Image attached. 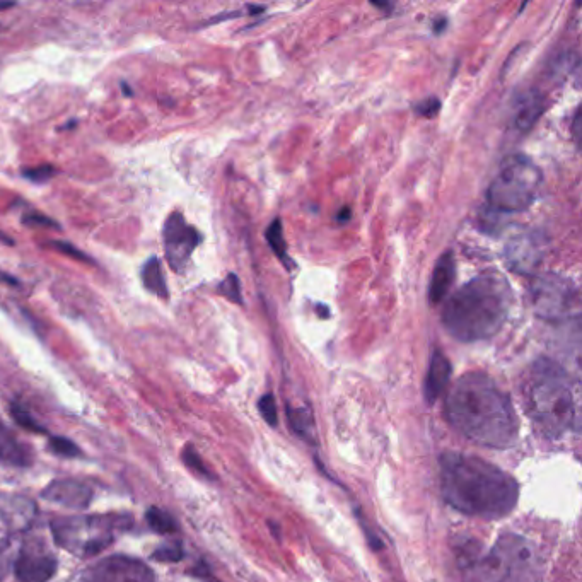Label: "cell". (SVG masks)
Wrapping results in <instances>:
<instances>
[{
    "mask_svg": "<svg viewBox=\"0 0 582 582\" xmlns=\"http://www.w3.org/2000/svg\"><path fill=\"white\" fill-rule=\"evenodd\" d=\"M0 460L14 466H28L31 461L30 454L23 448V444L12 436L2 422H0Z\"/></svg>",
    "mask_w": 582,
    "mask_h": 582,
    "instance_id": "obj_17",
    "label": "cell"
},
{
    "mask_svg": "<svg viewBox=\"0 0 582 582\" xmlns=\"http://www.w3.org/2000/svg\"><path fill=\"white\" fill-rule=\"evenodd\" d=\"M185 555H183V548H181L180 543H175V545H166V547H161L152 553V559L158 560V562H168V564H173V562H180Z\"/></svg>",
    "mask_w": 582,
    "mask_h": 582,
    "instance_id": "obj_24",
    "label": "cell"
},
{
    "mask_svg": "<svg viewBox=\"0 0 582 582\" xmlns=\"http://www.w3.org/2000/svg\"><path fill=\"white\" fill-rule=\"evenodd\" d=\"M449 378H451V364H449L446 356H443L439 350H436L432 354L429 373H427V378H425V400L429 403L436 402L437 398L443 395V391L446 390Z\"/></svg>",
    "mask_w": 582,
    "mask_h": 582,
    "instance_id": "obj_15",
    "label": "cell"
},
{
    "mask_svg": "<svg viewBox=\"0 0 582 582\" xmlns=\"http://www.w3.org/2000/svg\"><path fill=\"white\" fill-rule=\"evenodd\" d=\"M14 553H12L11 540H0V581L9 574L11 565H14Z\"/></svg>",
    "mask_w": 582,
    "mask_h": 582,
    "instance_id": "obj_26",
    "label": "cell"
},
{
    "mask_svg": "<svg viewBox=\"0 0 582 582\" xmlns=\"http://www.w3.org/2000/svg\"><path fill=\"white\" fill-rule=\"evenodd\" d=\"M542 113V94L536 93V91H526V93L519 94L518 99L514 101L511 125L519 134H526V132H530L531 127L535 125Z\"/></svg>",
    "mask_w": 582,
    "mask_h": 582,
    "instance_id": "obj_14",
    "label": "cell"
},
{
    "mask_svg": "<svg viewBox=\"0 0 582 582\" xmlns=\"http://www.w3.org/2000/svg\"><path fill=\"white\" fill-rule=\"evenodd\" d=\"M579 111L576 113V118H574V139L579 140L581 139V134H579V127H581V122H579Z\"/></svg>",
    "mask_w": 582,
    "mask_h": 582,
    "instance_id": "obj_33",
    "label": "cell"
},
{
    "mask_svg": "<svg viewBox=\"0 0 582 582\" xmlns=\"http://www.w3.org/2000/svg\"><path fill=\"white\" fill-rule=\"evenodd\" d=\"M164 253L169 267L181 274L192 258L193 251L200 245L202 236L195 227L190 226L180 212L166 219L163 229Z\"/></svg>",
    "mask_w": 582,
    "mask_h": 582,
    "instance_id": "obj_9",
    "label": "cell"
},
{
    "mask_svg": "<svg viewBox=\"0 0 582 582\" xmlns=\"http://www.w3.org/2000/svg\"><path fill=\"white\" fill-rule=\"evenodd\" d=\"M11 414L14 420H16V424L21 425L26 431L38 432V434H45L47 432V429L43 425L36 422L35 417L30 414V410L24 408L21 403H12Z\"/></svg>",
    "mask_w": 582,
    "mask_h": 582,
    "instance_id": "obj_21",
    "label": "cell"
},
{
    "mask_svg": "<svg viewBox=\"0 0 582 582\" xmlns=\"http://www.w3.org/2000/svg\"><path fill=\"white\" fill-rule=\"evenodd\" d=\"M219 292L222 296H226L229 301L233 303H243V296H241V286L236 275H227V279L219 286Z\"/></svg>",
    "mask_w": 582,
    "mask_h": 582,
    "instance_id": "obj_25",
    "label": "cell"
},
{
    "mask_svg": "<svg viewBox=\"0 0 582 582\" xmlns=\"http://www.w3.org/2000/svg\"><path fill=\"white\" fill-rule=\"evenodd\" d=\"M19 582H47L57 572V559L50 553L21 550L14 560Z\"/></svg>",
    "mask_w": 582,
    "mask_h": 582,
    "instance_id": "obj_12",
    "label": "cell"
},
{
    "mask_svg": "<svg viewBox=\"0 0 582 582\" xmlns=\"http://www.w3.org/2000/svg\"><path fill=\"white\" fill-rule=\"evenodd\" d=\"M478 582H542V564L523 536H499L489 553L475 565Z\"/></svg>",
    "mask_w": 582,
    "mask_h": 582,
    "instance_id": "obj_5",
    "label": "cell"
},
{
    "mask_svg": "<svg viewBox=\"0 0 582 582\" xmlns=\"http://www.w3.org/2000/svg\"><path fill=\"white\" fill-rule=\"evenodd\" d=\"M41 497L45 501L59 504L67 509L82 511L91 504L93 489L82 482H77V480H57L43 490Z\"/></svg>",
    "mask_w": 582,
    "mask_h": 582,
    "instance_id": "obj_13",
    "label": "cell"
},
{
    "mask_svg": "<svg viewBox=\"0 0 582 582\" xmlns=\"http://www.w3.org/2000/svg\"><path fill=\"white\" fill-rule=\"evenodd\" d=\"M287 415H289L292 431L296 432L297 436L304 439L306 443L315 444V424H313L308 410L306 408H287Z\"/></svg>",
    "mask_w": 582,
    "mask_h": 582,
    "instance_id": "obj_19",
    "label": "cell"
},
{
    "mask_svg": "<svg viewBox=\"0 0 582 582\" xmlns=\"http://www.w3.org/2000/svg\"><path fill=\"white\" fill-rule=\"evenodd\" d=\"M444 414L456 431L487 448H511L519 434L509 396L482 373H468L446 396Z\"/></svg>",
    "mask_w": 582,
    "mask_h": 582,
    "instance_id": "obj_1",
    "label": "cell"
},
{
    "mask_svg": "<svg viewBox=\"0 0 582 582\" xmlns=\"http://www.w3.org/2000/svg\"><path fill=\"white\" fill-rule=\"evenodd\" d=\"M47 245L52 246L53 250L60 251L62 255L76 258L79 262L93 263L86 253H82V251L77 250L76 246L65 243V241H48Z\"/></svg>",
    "mask_w": 582,
    "mask_h": 582,
    "instance_id": "obj_29",
    "label": "cell"
},
{
    "mask_svg": "<svg viewBox=\"0 0 582 582\" xmlns=\"http://www.w3.org/2000/svg\"><path fill=\"white\" fill-rule=\"evenodd\" d=\"M14 4H0V9H7V7H12Z\"/></svg>",
    "mask_w": 582,
    "mask_h": 582,
    "instance_id": "obj_35",
    "label": "cell"
},
{
    "mask_svg": "<svg viewBox=\"0 0 582 582\" xmlns=\"http://www.w3.org/2000/svg\"><path fill=\"white\" fill-rule=\"evenodd\" d=\"M267 239L272 250L275 251V255L280 258V262L287 263L289 257H287L286 241H284V231H282L280 221H275L272 226L268 227Z\"/></svg>",
    "mask_w": 582,
    "mask_h": 582,
    "instance_id": "obj_22",
    "label": "cell"
},
{
    "mask_svg": "<svg viewBox=\"0 0 582 582\" xmlns=\"http://www.w3.org/2000/svg\"><path fill=\"white\" fill-rule=\"evenodd\" d=\"M543 238L538 233H521L507 241L506 262L511 270L528 275L535 270L543 258Z\"/></svg>",
    "mask_w": 582,
    "mask_h": 582,
    "instance_id": "obj_11",
    "label": "cell"
},
{
    "mask_svg": "<svg viewBox=\"0 0 582 582\" xmlns=\"http://www.w3.org/2000/svg\"><path fill=\"white\" fill-rule=\"evenodd\" d=\"M50 449H52L53 453L65 456V458L81 456V449L77 448V444L72 443L70 439H65V437H52L50 439Z\"/></svg>",
    "mask_w": 582,
    "mask_h": 582,
    "instance_id": "obj_23",
    "label": "cell"
},
{
    "mask_svg": "<svg viewBox=\"0 0 582 582\" xmlns=\"http://www.w3.org/2000/svg\"><path fill=\"white\" fill-rule=\"evenodd\" d=\"M531 301L545 320H565L577 308L576 287L562 275H540L531 286Z\"/></svg>",
    "mask_w": 582,
    "mask_h": 582,
    "instance_id": "obj_8",
    "label": "cell"
},
{
    "mask_svg": "<svg viewBox=\"0 0 582 582\" xmlns=\"http://www.w3.org/2000/svg\"><path fill=\"white\" fill-rule=\"evenodd\" d=\"M183 460H185V463L192 468L193 472L200 473L202 477L212 478L209 470H207V466L204 465V461H202V458L198 456V453L193 446H187V448H185V451H183Z\"/></svg>",
    "mask_w": 582,
    "mask_h": 582,
    "instance_id": "obj_27",
    "label": "cell"
},
{
    "mask_svg": "<svg viewBox=\"0 0 582 582\" xmlns=\"http://www.w3.org/2000/svg\"><path fill=\"white\" fill-rule=\"evenodd\" d=\"M23 175L24 178H28L30 181L43 183V181H48L53 175H55V168L48 166V164H43V166H38V168L26 169Z\"/></svg>",
    "mask_w": 582,
    "mask_h": 582,
    "instance_id": "obj_30",
    "label": "cell"
},
{
    "mask_svg": "<svg viewBox=\"0 0 582 582\" xmlns=\"http://www.w3.org/2000/svg\"><path fill=\"white\" fill-rule=\"evenodd\" d=\"M125 516L101 518H59L52 521L53 536L60 547L76 552L81 557H91L103 552L113 543V530L127 528Z\"/></svg>",
    "mask_w": 582,
    "mask_h": 582,
    "instance_id": "obj_7",
    "label": "cell"
},
{
    "mask_svg": "<svg viewBox=\"0 0 582 582\" xmlns=\"http://www.w3.org/2000/svg\"><path fill=\"white\" fill-rule=\"evenodd\" d=\"M513 292L502 275L485 272L454 292L444 306L443 325L460 342L494 337L506 323Z\"/></svg>",
    "mask_w": 582,
    "mask_h": 582,
    "instance_id": "obj_3",
    "label": "cell"
},
{
    "mask_svg": "<svg viewBox=\"0 0 582 582\" xmlns=\"http://www.w3.org/2000/svg\"><path fill=\"white\" fill-rule=\"evenodd\" d=\"M147 524L151 526L152 531H156L159 535H169L178 531V524L171 514L166 513L159 507H151L146 513Z\"/></svg>",
    "mask_w": 582,
    "mask_h": 582,
    "instance_id": "obj_20",
    "label": "cell"
},
{
    "mask_svg": "<svg viewBox=\"0 0 582 582\" xmlns=\"http://www.w3.org/2000/svg\"><path fill=\"white\" fill-rule=\"evenodd\" d=\"M24 224H30V226L59 227L57 222L52 221L50 217L41 216V214H30V216H24Z\"/></svg>",
    "mask_w": 582,
    "mask_h": 582,
    "instance_id": "obj_31",
    "label": "cell"
},
{
    "mask_svg": "<svg viewBox=\"0 0 582 582\" xmlns=\"http://www.w3.org/2000/svg\"><path fill=\"white\" fill-rule=\"evenodd\" d=\"M0 280H4V282H9L12 286H18L19 280L18 279H11L9 275L4 274V272H0Z\"/></svg>",
    "mask_w": 582,
    "mask_h": 582,
    "instance_id": "obj_34",
    "label": "cell"
},
{
    "mask_svg": "<svg viewBox=\"0 0 582 582\" xmlns=\"http://www.w3.org/2000/svg\"><path fill=\"white\" fill-rule=\"evenodd\" d=\"M140 279H142V284L151 294L161 297V299H168V284L164 280L163 267H161L158 257H151L144 263L142 272H140Z\"/></svg>",
    "mask_w": 582,
    "mask_h": 582,
    "instance_id": "obj_18",
    "label": "cell"
},
{
    "mask_svg": "<svg viewBox=\"0 0 582 582\" xmlns=\"http://www.w3.org/2000/svg\"><path fill=\"white\" fill-rule=\"evenodd\" d=\"M154 579V572L144 562L113 555L82 572L79 582H154Z\"/></svg>",
    "mask_w": 582,
    "mask_h": 582,
    "instance_id": "obj_10",
    "label": "cell"
},
{
    "mask_svg": "<svg viewBox=\"0 0 582 582\" xmlns=\"http://www.w3.org/2000/svg\"><path fill=\"white\" fill-rule=\"evenodd\" d=\"M439 106H441V103L436 98H429L417 106V113L424 115V117H432V115H436Z\"/></svg>",
    "mask_w": 582,
    "mask_h": 582,
    "instance_id": "obj_32",
    "label": "cell"
},
{
    "mask_svg": "<svg viewBox=\"0 0 582 582\" xmlns=\"http://www.w3.org/2000/svg\"><path fill=\"white\" fill-rule=\"evenodd\" d=\"M540 187V168L526 156H511L490 183L487 200L490 207L501 214H518L535 204Z\"/></svg>",
    "mask_w": 582,
    "mask_h": 582,
    "instance_id": "obj_6",
    "label": "cell"
},
{
    "mask_svg": "<svg viewBox=\"0 0 582 582\" xmlns=\"http://www.w3.org/2000/svg\"><path fill=\"white\" fill-rule=\"evenodd\" d=\"M258 410H260V414H262L263 419L265 422H268L270 425H277V405H275V398L274 395L263 396L262 400L258 402Z\"/></svg>",
    "mask_w": 582,
    "mask_h": 582,
    "instance_id": "obj_28",
    "label": "cell"
},
{
    "mask_svg": "<svg viewBox=\"0 0 582 582\" xmlns=\"http://www.w3.org/2000/svg\"><path fill=\"white\" fill-rule=\"evenodd\" d=\"M454 277H456V262H454L453 253L448 251L439 258V262L436 263L434 272H432L431 284H429V301L432 304H439L443 301L453 286Z\"/></svg>",
    "mask_w": 582,
    "mask_h": 582,
    "instance_id": "obj_16",
    "label": "cell"
},
{
    "mask_svg": "<svg viewBox=\"0 0 582 582\" xmlns=\"http://www.w3.org/2000/svg\"><path fill=\"white\" fill-rule=\"evenodd\" d=\"M444 501L460 513L501 519L513 511L519 487L509 473L478 456L446 453L441 458Z\"/></svg>",
    "mask_w": 582,
    "mask_h": 582,
    "instance_id": "obj_2",
    "label": "cell"
},
{
    "mask_svg": "<svg viewBox=\"0 0 582 582\" xmlns=\"http://www.w3.org/2000/svg\"><path fill=\"white\" fill-rule=\"evenodd\" d=\"M524 405L536 429L548 439L571 431L576 407L569 376L557 362L538 359L524 379Z\"/></svg>",
    "mask_w": 582,
    "mask_h": 582,
    "instance_id": "obj_4",
    "label": "cell"
}]
</instances>
